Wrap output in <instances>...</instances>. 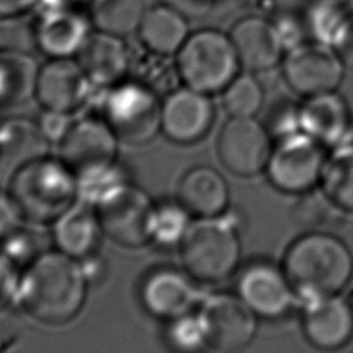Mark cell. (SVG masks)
<instances>
[{
    "instance_id": "obj_25",
    "label": "cell",
    "mask_w": 353,
    "mask_h": 353,
    "mask_svg": "<svg viewBox=\"0 0 353 353\" xmlns=\"http://www.w3.org/2000/svg\"><path fill=\"white\" fill-rule=\"evenodd\" d=\"M48 145L37 121L11 117L0 123V164L17 170L28 161L47 156Z\"/></svg>"
},
{
    "instance_id": "obj_9",
    "label": "cell",
    "mask_w": 353,
    "mask_h": 353,
    "mask_svg": "<svg viewBox=\"0 0 353 353\" xmlns=\"http://www.w3.org/2000/svg\"><path fill=\"white\" fill-rule=\"evenodd\" d=\"M345 68L334 47L317 40L290 47L281 61L285 83L305 98L335 91L342 83Z\"/></svg>"
},
{
    "instance_id": "obj_20",
    "label": "cell",
    "mask_w": 353,
    "mask_h": 353,
    "mask_svg": "<svg viewBox=\"0 0 353 353\" xmlns=\"http://www.w3.org/2000/svg\"><path fill=\"white\" fill-rule=\"evenodd\" d=\"M123 37L95 30L77 54V62L97 87L109 88L130 73L131 54Z\"/></svg>"
},
{
    "instance_id": "obj_26",
    "label": "cell",
    "mask_w": 353,
    "mask_h": 353,
    "mask_svg": "<svg viewBox=\"0 0 353 353\" xmlns=\"http://www.w3.org/2000/svg\"><path fill=\"white\" fill-rule=\"evenodd\" d=\"M39 70L30 54L0 48V106L21 105L34 97Z\"/></svg>"
},
{
    "instance_id": "obj_2",
    "label": "cell",
    "mask_w": 353,
    "mask_h": 353,
    "mask_svg": "<svg viewBox=\"0 0 353 353\" xmlns=\"http://www.w3.org/2000/svg\"><path fill=\"white\" fill-rule=\"evenodd\" d=\"M281 266L303 302L339 294L353 277V255L349 247L339 237L319 230L292 241Z\"/></svg>"
},
{
    "instance_id": "obj_22",
    "label": "cell",
    "mask_w": 353,
    "mask_h": 353,
    "mask_svg": "<svg viewBox=\"0 0 353 353\" xmlns=\"http://www.w3.org/2000/svg\"><path fill=\"white\" fill-rule=\"evenodd\" d=\"M102 233L98 210L79 199L55 219L52 228L57 250L74 259L95 252Z\"/></svg>"
},
{
    "instance_id": "obj_40",
    "label": "cell",
    "mask_w": 353,
    "mask_h": 353,
    "mask_svg": "<svg viewBox=\"0 0 353 353\" xmlns=\"http://www.w3.org/2000/svg\"><path fill=\"white\" fill-rule=\"evenodd\" d=\"M41 0H0V21L14 19L33 10Z\"/></svg>"
},
{
    "instance_id": "obj_4",
    "label": "cell",
    "mask_w": 353,
    "mask_h": 353,
    "mask_svg": "<svg viewBox=\"0 0 353 353\" xmlns=\"http://www.w3.org/2000/svg\"><path fill=\"white\" fill-rule=\"evenodd\" d=\"M183 269L196 280L216 283L239 266L241 244L239 222L228 211L219 216L197 218L179 245Z\"/></svg>"
},
{
    "instance_id": "obj_11",
    "label": "cell",
    "mask_w": 353,
    "mask_h": 353,
    "mask_svg": "<svg viewBox=\"0 0 353 353\" xmlns=\"http://www.w3.org/2000/svg\"><path fill=\"white\" fill-rule=\"evenodd\" d=\"M272 149L269 130L255 117L230 116L216 141L219 161L229 172L241 178L265 171Z\"/></svg>"
},
{
    "instance_id": "obj_3",
    "label": "cell",
    "mask_w": 353,
    "mask_h": 353,
    "mask_svg": "<svg viewBox=\"0 0 353 353\" xmlns=\"http://www.w3.org/2000/svg\"><path fill=\"white\" fill-rule=\"evenodd\" d=\"M8 193L23 221L54 223L77 200V178L59 157L47 154L14 170Z\"/></svg>"
},
{
    "instance_id": "obj_32",
    "label": "cell",
    "mask_w": 353,
    "mask_h": 353,
    "mask_svg": "<svg viewBox=\"0 0 353 353\" xmlns=\"http://www.w3.org/2000/svg\"><path fill=\"white\" fill-rule=\"evenodd\" d=\"M222 103L229 116L255 117L263 105V88L251 73L237 74L222 91Z\"/></svg>"
},
{
    "instance_id": "obj_31",
    "label": "cell",
    "mask_w": 353,
    "mask_h": 353,
    "mask_svg": "<svg viewBox=\"0 0 353 353\" xmlns=\"http://www.w3.org/2000/svg\"><path fill=\"white\" fill-rule=\"evenodd\" d=\"M146 50V48H145ZM148 55L139 58L138 61L131 59L130 73H132V80L143 84L145 87L150 88L159 97H165L171 91H174L181 81L175 61L171 63L168 61L170 57L159 55L152 51H148Z\"/></svg>"
},
{
    "instance_id": "obj_24",
    "label": "cell",
    "mask_w": 353,
    "mask_h": 353,
    "mask_svg": "<svg viewBox=\"0 0 353 353\" xmlns=\"http://www.w3.org/2000/svg\"><path fill=\"white\" fill-rule=\"evenodd\" d=\"M138 37L148 51L172 57L189 36V25L179 10L171 4H153L145 14Z\"/></svg>"
},
{
    "instance_id": "obj_18",
    "label": "cell",
    "mask_w": 353,
    "mask_h": 353,
    "mask_svg": "<svg viewBox=\"0 0 353 353\" xmlns=\"http://www.w3.org/2000/svg\"><path fill=\"white\" fill-rule=\"evenodd\" d=\"M240 65L251 72H265L283 61L285 44L274 22L250 15L239 19L229 32Z\"/></svg>"
},
{
    "instance_id": "obj_1",
    "label": "cell",
    "mask_w": 353,
    "mask_h": 353,
    "mask_svg": "<svg viewBox=\"0 0 353 353\" xmlns=\"http://www.w3.org/2000/svg\"><path fill=\"white\" fill-rule=\"evenodd\" d=\"M88 285L79 259L41 252L21 273L17 303L40 323L65 324L80 313Z\"/></svg>"
},
{
    "instance_id": "obj_41",
    "label": "cell",
    "mask_w": 353,
    "mask_h": 353,
    "mask_svg": "<svg viewBox=\"0 0 353 353\" xmlns=\"http://www.w3.org/2000/svg\"><path fill=\"white\" fill-rule=\"evenodd\" d=\"M81 270L88 281V284L91 283H98L106 272V263L103 262V259L101 256H97L95 252L79 259Z\"/></svg>"
},
{
    "instance_id": "obj_23",
    "label": "cell",
    "mask_w": 353,
    "mask_h": 353,
    "mask_svg": "<svg viewBox=\"0 0 353 353\" xmlns=\"http://www.w3.org/2000/svg\"><path fill=\"white\" fill-rule=\"evenodd\" d=\"M229 186L214 168L199 165L189 170L181 179L176 200L197 218L219 216L229 207Z\"/></svg>"
},
{
    "instance_id": "obj_13",
    "label": "cell",
    "mask_w": 353,
    "mask_h": 353,
    "mask_svg": "<svg viewBox=\"0 0 353 353\" xmlns=\"http://www.w3.org/2000/svg\"><path fill=\"white\" fill-rule=\"evenodd\" d=\"M119 138L102 117L73 121L59 142V159L76 174L116 161Z\"/></svg>"
},
{
    "instance_id": "obj_10",
    "label": "cell",
    "mask_w": 353,
    "mask_h": 353,
    "mask_svg": "<svg viewBox=\"0 0 353 353\" xmlns=\"http://www.w3.org/2000/svg\"><path fill=\"white\" fill-rule=\"evenodd\" d=\"M234 287L236 294L259 319L284 317L298 298L283 266L266 259L245 263L236 276Z\"/></svg>"
},
{
    "instance_id": "obj_12",
    "label": "cell",
    "mask_w": 353,
    "mask_h": 353,
    "mask_svg": "<svg viewBox=\"0 0 353 353\" xmlns=\"http://www.w3.org/2000/svg\"><path fill=\"white\" fill-rule=\"evenodd\" d=\"M139 298L149 314L168 321L193 312L204 295L185 269L157 268L142 280Z\"/></svg>"
},
{
    "instance_id": "obj_29",
    "label": "cell",
    "mask_w": 353,
    "mask_h": 353,
    "mask_svg": "<svg viewBox=\"0 0 353 353\" xmlns=\"http://www.w3.org/2000/svg\"><path fill=\"white\" fill-rule=\"evenodd\" d=\"M77 178V199L98 208L130 185L127 174L116 161L84 171Z\"/></svg>"
},
{
    "instance_id": "obj_21",
    "label": "cell",
    "mask_w": 353,
    "mask_h": 353,
    "mask_svg": "<svg viewBox=\"0 0 353 353\" xmlns=\"http://www.w3.org/2000/svg\"><path fill=\"white\" fill-rule=\"evenodd\" d=\"M299 128L321 145L336 146L350 128V110L345 98L335 91L306 97L298 109Z\"/></svg>"
},
{
    "instance_id": "obj_7",
    "label": "cell",
    "mask_w": 353,
    "mask_h": 353,
    "mask_svg": "<svg viewBox=\"0 0 353 353\" xmlns=\"http://www.w3.org/2000/svg\"><path fill=\"white\" fill-rule=\"evenodd\" d=\"M324 145L303 131L279 138L265 167L269 182L290 194H303L320 183Z\"/></svg>"
},
{
    "instance_id": "obj_36",
    "label": "cell",
    "mask_w": 353,
    "mask_h": 353,
    "mask_svg": "<svg viewBox=\"0 0 353 353\" xmlns=\"http://www.w3.org/2000/svg\"><path fill=\"white\" fill-rule=\"evenodd\" d=\"M19 279V268L0 252V312L17 303Z\"/></svg>"
},
{
    "instance_id": "obj_8",
    "label": "cell",
    "mask_w": 353,
    "mask_h": 353,
    "mask_svg": "<svg viewBox=\"0 0 353 353\" xmlns=\"http://www.w3.org/2000/svg\"><path fill=\"white\" fill-rule=\"evenodd\" d=\"M197 314L205 334L207 347L218 352L244 349L258 331V316L234 292L205 295Z\"/></svg>"
},
{
    "instance_id": "obj_38",
    "label": "cell",
    "mask_w": 353,
    "mask_h": 353,
    "mask_svg": "<svg viewBox=\"0 0 353 353\" xmlns=\"http://www.w3.org/2000/svg\"><path fill=\"white\" fill-rule=\"evenodd\" d=\"M331 46L346 68L353 69V8L338 28Z\"/></svg>"
},
{
    "instance_id": "obj_37",
    "label": "cell",
    "mask_w": 353,
    "mask_h": 353,
    "mask_svg": "<svg viewBox=\"0 0 353 353\" xmlns=\"http://www.w3.org/2000/svg\"><path fill=\"white\" fill-rule=\"evenodd\" d=\"M37 124L50 143L55 142L59 145V142L70 130L73 119L70 117V113L43 109V113L40 114Z\"/></svg>"
},
{
    "instance_id": "obj_5",
    "label": "cell",
    "mask_w": 353,
    "mask_h": 353,
    "mask_svg": "<svg viewBox=\"0 0 353 353\" xmlns=\"http://www.w3.org/2000/svg\"><path fill=\"white\" fill-rule=\"evenodd\" d=\"M175 65L183 85L214 94L239 74L240 61L229 34L201 29L188 36L175 54Z\"/></svg>"
},
{
    "instance_id": "obj_17",
    "label": "cell",
    "mask_w": 353,
    "mask_h": 353,
    "mask_svg": "<svg viewBox=\"0 0 353 353\" xmlns=\"http://www.w3.org/2000/svg\"><path fill=\"white\" fill-rule=\"evenodd\" d=\"M301 324L310 345L336 350L353 336V307L339 294L309 299L305 301Z\"/></svg>"
},
{
    "instance_id": "obj_6",
    "label": "cell",
    "mask_w": 353,
    "mask_h": 353,
    "mask_svg": "<svg viewBox=\"0 0 353 353\" xmlns=\"http://www.w3.org/2000/svg\"><path fill=\"white\" fill-rule=\"evenodd\" d=\"M99 112L119 141L128 145H145L161 131L160 97L132 79L109 87Z\"/></svg>"
},
{
    "instance_id": "obj_39",
    "label": "cell",
    "mask_w": 353,
    "mask_h": 353,
    "mask_svg": "<svg viewBox=\"0 0 353 353\" xmlns=\"http://www.w3.org/2000/svg\"><path fill=\"white\" fill-rule=\"evenodd\" d=\"M23 221L15 201L7 192H0V241L21 226Z\"/></svg>"
},
{
    "instance_id": "obj_30",
    "label": "cell",
    "mask_w": 353,
    "mask_h": 353,
    "mask_svg": "<svg viewBox=\"0 0 353 353\" xmlns=\"http://www.w3.org/2000/svg\"><path fill=\"white\" fill-rule=\"evenodd\" d=\"M190 223V214L178 200L156 203L149 219V243L161 248L179 247Z\"/></svg>"
},
{
    "instance_id": "obj_27",
    "label": "cell",
    "mask_w": 353,
    "mask_h": 353,
    "mask_svg": "<svg viewBox=\"0 0 353 353\" xmlns=\"http://www.w3.org/2000/svg\"><path fill=\"white\" fill-rule=\"evenodd\" d=\"M152 6V0H91L88 18L95 30L125 37L138 32Z\"/></svg>"
},
{
    "instance_id": "obj_33",
    "label": "cell",
    "mask_w": 353,
    "mask_h": 353,
    "mask_svg": "<svg viewBox=\"0 0 353 353\" xmlns=\"http://www.w3.org/2000/svg\"><path fill=\"white\" fill-rule=\"evenodd\" d=\"M165 342L171 349L182 353H192L207 347L205 334L197 310L168 320Z\"/></svg>"
},
{
    "instance_id": "obj_16",
    "label": "cell",
    "mask_w": 353,
    "mask_h": 353,
    "mask_svg": "<svg viewBox=\"0 0 353 353\" xmlns=\"http://www.w3.org/2000/svg\"><path fill=\"white\" fill-rule=\"evenodd\" d=\"M92 88L77 59L51 58L39 70L34 98L43 109L73 113L87 103Z\"/></svg>"
},
{
    "instance_id": "obj_14",
    "label": "cell",
    "mask_w": 353,
    "mask_h": 353,
    "mask_svg": "<svg viewBox=\"0 0 353 353\" xmlns=\"http://www.w3.org/2000/svg\"><path fill=\"white\" fill-rule=\"evenodd\" d=\"M154 203L134 185L98 207L103 233L114 243L137 248L149 243V219Z\"/></svg>"
},
{
    "instance_id": "obj_34",
    "label": "cell",
    "mask_w": 353,
    "mask_h": 353,
    "mask_svg": "<svg viewBox=\"0 0 353 353\" xmlns=\"http://www.w3.org/2000/svg\"><path fill=\"white\" fill-rule=\"evenodd\" d=\"M0 244V252L19 269L30 265L41 254L36 234L22 225L3 239Z\"/></svg>"
},
{
    "instance_id": "obj_35",
    "label": "cell",
    "mask_w": 353,
    "mask_h": 353,
    "mask_svg": "<svg viewBox=\"0 0 353 353\" xmlns=\"http://www.w3.org/2000/svg\"><path fill=\"white\" fill-rule=\"evenodd\" d=\"M313 190V189H312ZM306 192L295 208L296 219L299 223L306 226H316L325 223L332 214V210H338L328 197L320 192Z\"/></svg>"
},
{
    "instance_id": "obj_19",
    "label": "cell",
    "mask_w": 353,
    "mask_h": 353,
    "mask_svg": "<svg viewBox=\"0 0 353 353\" xmlns=\"http://www.w3.org/2000/svg\"><path fill=\"white\" fill-rule=\"evenodd\" d=\"M90 25V18L72 7H50L34 23L36 46L50 58H72L88 39Z\"/></svg>"
},
{
    "instance_id": "obj_28",
    "label": "cell",
    "mask_w": 353,
    "mask_h": 353,
    "mask_svg": "<svg viewBox=\"0 0 353 353\" xmlns=\"http://www.w3.org/2000/svg\"><path fill=\"white\" fill-rule=\"evenodd\" d=\"M319 186L338 210L353 212V142L334 146L325 159Z\"/></svg>"
},
{
    "instance_id": "obj_15",
    "label": "cell",
    "mask_w": 353,
    "mask_h": 353,
    "mask_svg": "<svg viewBox=\"0 0 353 353\" xmlns=\"http://www.w3.org/2000/svg\"><path fill=\"white\" fill-rule=\"evenodd\" d=\"M215 109L208 94L181 87L161 102V131L172 142L189 145L200 141L212 127Z\"/></svg>"
},
{
    "instance_id": "obj_42",
    "label": "cell",
    "mask_w": 353,
    "mask_h": 353,
    "mask_svg": "<svg viewBox=\"0 0 353 353\" xmlns=\"http://www.w3.org/2000/svg\"><path fill=\"white\" fill-rule=\"evenodd\" d=\"M350 4H352V7H353V0H350Z\"/></svg>"
}]
</instances>
